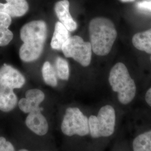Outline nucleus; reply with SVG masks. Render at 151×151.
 <instances>
[{"mask_svg":"<svg viewBox=\"0 0 151 151\" xmlns=\"http://www.w3.org/2000/svg\"><path fill=\"white\" fill-rule=\"evenodd\" d=\"M54 11L60 22L70 32H74L77 28V24L70 15V2L68 0H60L54 6Z\"/></svg>","mask_w":151,"mask_h":151,"instance_id":"9d476101","label":"nucleus"},{"mask_svg":"<svg viewBox=\"0 0 151 151\" xmlns=\"http://www.w3.org/2000/svg\"><path fill=\"white\" fill-rule=\"evenodd\" d=\"M65 135L85 136L89 134L88 118L77 108H67L61 124Z\"/></svg>","mask_w":151,"mask_h":151,"instance_id":"39448f33","label":"nucleus"},{"mask_svg":"<svg viewBox=\"0 0 151 151\" xmlns=\"http://www.w3.org/2000/svg\"><path fill=\"white\" fill-rule=\"evenodd\" d=\"M55 67L58 77L62 80H68L70 77V68L68 62L63 58L58 57L55 60Z\"/></svg>","mask_w":151,"mask_h":151,"instance_id":"a211bd4d","label":"nucleus"},{"mask_svg":"<svg viewBox=\"0 0 151 151\" xmlns=\"http://www.w3.org/2000/svg\"><path fill=\"white\" fill-rule=\"evenodd\" d=\"M44 99L45 95L42 91L37 88L30 89L26 92L25 97L20 99L18 105L23 113L29 114L40 108L39 105Z\"/></svg>","mask_w":151,"mask_h":151,"instance_id":"6e6552de","label":"nucleus"},{"mask_svg":"<svg viewBox=\"0 0 151 151\" xmlns=\"http://www.w3.org/2000/svg\"><path fill=\"white\" fill-rule=\"evenodd\" d=\"M120 1H121L123 2H132L135 0H120Z\"/></svg>","mask_w":151,"mask_h":151,"instance_id":"4be33fe9","label":"nucleus"},{"mask_svg":"<svg viewBox=\"0 0 151 151\" xmlns=\"http://www.w3.org/2000/svg\"><path fill=\"white\" fill-rule=\"evenodd\" d=\"M11 22V16L5 12H0V47L8 45L13 39V33L9 29Z\"/></svg>","mask_w":151,"mask_h":151,"instance_id":"ddd939ff","label":"nucleus"},{"mask_svg":"<svg viewBox=\"0 0 151 151\" xmlns=\"http://www.w3.org/2000/svg\"><path fill=\"white\" fill-rule=\"evenodd\" d=\"M62 50L65 57L73 58L83 67H87L91 63V44L79 36L70 37L63 44Z\"/></svg>","mask_w":151,"mask_h":151,"instance_id":"423d86ee","label":"nucleus"},{"mask_svg":"<svg viewBox=\"0 0 151 151\" xmlns=\"http://www.w3.org/2000/svg\"><path fill=\"white\" fill-rule=\"evenodd\" d=\"M136 7L140 11L151 12V0H142L136 4Z\"/></svg>","mask_w":151,"mask_h":151,"instance_id":"aec40b11","label":"nucleus"},{"mask_svg":"<svg viewBox=\"0 0 151 151\" xmlns=\"http://www.w3.org/2000/svg\"><path fill=\"white\" fill-rule=\"evenodd\" d=\"M0 151H15L14 146L3 137H0Z\"/></svg>","mask_w":151,"mask_h":151,"instance_id":"6ab92c4d","label":"nucleus"},{"mask_svg":"<svg viewBox=\"0 0 151 151\" xmlns=\"http://www.w3.org/2000/svg\"><path fill=\"white\" fill-rule=\"evenodd\" d=\"M132 43L135 48L151 54V28L136 33L132 38Z\"/></svg>","mask_w":151,"mask_h":151,"instance_id":"2eb2a0df","label":"nucleus"},{"mask_svg":"<svg viewBox=\"0 0 151 151\" xmlns=\"http://www.w3.org/2000/svg\"><path fill=\"white\" fill-rule=\"evenodd\" d=\"M17 97L14 89L0 86V110L8 113L14 110L17 104Z\"/></svg>","mask_w":151,"mask_h":151,"instance_id":"f8f14e48","label":"nucleus"},{"mask_svg":"<svg viewBox=\"0 0 151 151\" xmlns=\"http://www.w3.org/2000/svg\"><path fill=\"white\" fill-rule=\"evenodd\" d=\"M19 151H29V150H27V149H22V150H19Z\"/></svg>","mask_w":151,"mask_h":151,"instance_id":"5701e85b","label":"nucleus"},{"mask_svg":"<svg viewBox=\"0 0 151 151\" xmlns=\"http://www.w3.org/2000/svg\"></svg>","mask_w":151,"mask_h":151,"instance_id":"b1692460","label":"nucleus"},{"mask_svg":"<svg viewBox=\"0 0 151 151\" xmlns=\"http://www.w3.org/2000/svg\"><path fill=\"white\" fill-rule=\"evenodd\" d=\"M115 123L116 115L113 107L105 105L100 109L97 116L89 117V134L93 138L111 136L114 132Z\"/></svg>","mask_w":151,"mask_h":151,"instance_id":"20e7f679","label":"nucleus"},{"mask_svg":"<svg viewBox=\"0 0 151 151\" xmlns=\"http://www.w3.org/2000/svg\"><path fill=\"white\" fill-rule=\"evenodd\" d=\"M133 151H151V130L138 135L133 142Z\"/></svg>","mask_w":151,"mask_h":151,"instance_id":"dca6fc26","label":"nucleus"},{"mask_svg":"<svg viewBox=\"0 0 151 151\" xmlns=\"http://www.w3.org/2000/svg\"><path fill=\"white\" fill-rule=\"evenodd\" d=\"M29 10L27 0H0V12L11 17H22Z\"/></svg>","mask_w":151,"mask_h":151,"instance_id":"9b49d317","label":"nucleus"},{"mask_svg":"<svg viewBox=\"0 0 151 151\" xmlns=\"http://www.w3.org/2000/svg\"><path fill=\"white\" fill-rule=\"evenodd\" d=\"M42 108L29 113L25 120L27 128L37 135L43 136L47 134L49 130L48 123L42 114Z\"/></svg>","mask_w":151,"mask_h":151,"instance_id":"1a4fd4ad","label":"nucleus"},{"mask_svg":"<svg viewBox=\"0 0 151 151\" xmlns=\"http://www.w3.org/2000/svg\"><path fill=\"white\" fill-rule=\"evenodd\" d=\"M25 81L22 73L11 65L5 64L0 68V86L14 90L22 88Z\"/></svg>","mask_w":151,"mask_h":151,"instance_id":"0eeeda50","label":"nucleus"},{"mask_svg":"<svg viewBox=\"0 0 151 151\" xmlns=\"http://www.w3.org/2000/svg\"><path fill=\"white\" fill-rule=\"evenodd\" d=\"M145 100L146 103L151 107V87L148 90L145 95Z\"/></svg>","mask_w":151,"mask_h":151,"instance_id":"412c9836","label":"nucleus"},{"mask_svg":"<svg viewBox=\"0 0 151 151\" xmlns=\"http://www.w3.org/2000/svg\"><path fill=\"white\" fill-rule=\"evenodd\" d=\"M88 31L93 52L99 56L108 55L117 37L112 21L103 17L93 18L89 23Z\"/></svg>","mask_w":151,"mask_h":151,"instance_id":"f03ea898","label":"nucleus"},{"mask_svg":"<svg viewBox=\"0 0 151 151\" xmlns=\"http://www.w3.org/2000/svg\"><path fill=\"white\" fill-rule=\"evenodd\" d=\"M109 82L114 91L118 93L119 102L127 105L134 99L136 85L125 65L119 62L114 65L110 72Z\"/></svg>","mask_w":151,"mask_h":151,"instance_id":"7ed1b4c3","label":"nucleus"},{"mask_svg":"<svg viewBox=\"0 0 151 151\" xmlns=\"http://www.w3.org/2000/svg\"><path fill=\"white\" fill-rule=\"evenodd\" d=\"M47 37V26L42 20H35L25 24L20 30L24 42L19 50L20 59L25 62L38 60L43 51Z\"/></svg>","mask_w":151,"mask_h":151,"instance_id":"f257e3e1","label":"nucleus"},{"mask_svg":"<svg viewBox=\"0 0 151 151\" xmlns=\"http://www.w3.org/2000/svg\"><path fill=\"white\" fill-rule=\"evenodd\" d=\"M70 38L69 31L60 22L55 23L50 46L54 50H62L63 44Z\"/></svg>","mask_w":151,"mask_h":151,"instance_id":"4468645a","label":"nucleus"},{"mask_svg":"<svg viewBox=\"0 0 151 151\" xmlns=\"http://www.w3.org/2000/svg\"><path fill=\"white\" fill-rule=\"evenodd\" d=\"M42 72L44 81L47 85L51 87L57 86L58 81L56 72L53 65L48 61L44 62L42 67Z\"/></svg>","mask_w":151,"mask_h":151,"instance_id":"f3484780","label":"nucleus"}]
</instances>
